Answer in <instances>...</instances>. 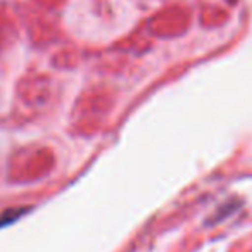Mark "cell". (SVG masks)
<instances>
[{
  "label": "cell",
  "instance_id": "cell-1",
  "mask_svg": "<svg viewBox=\"0 0 252 252\" xmlns=\"http://www.w3.org/2000/svg\"><path fill=\"white\" fill-rule=\"evenodd\" d=\"M25 213V209H12V211H7L0 216V224H7V223H12L14 220H18L21 214Z\"/></svg>",
  "mask_w": 252,
  "mask_h": 252
}]
</instances>
